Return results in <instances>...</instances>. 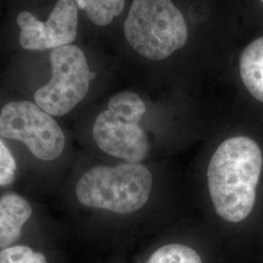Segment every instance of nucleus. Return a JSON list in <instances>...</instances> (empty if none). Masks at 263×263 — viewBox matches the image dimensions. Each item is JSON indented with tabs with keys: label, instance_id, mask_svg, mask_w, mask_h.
<instances>
[{
	"label": "nucleus",
	"instance_id": "f257e3e1",
	"mask_svg": "<svg viewBox=\"0 0 263 263\" xmlns=\"http://www.w3.org/2000/svg\"><path fill=\"white\" fill-rule=\"evenodd\" d=\"M261 169L262 153L252 139L234 137L218 146L208 168L209 191L218 216L229 222L250 216Z\"/></svg>",
	"mask_w": 263,
	"mask_h": 263
},
{
	"label": "nucleus",
	"instance_id": "f03ea898",
	"mask_svg": "<svg viewBox=\"0 0 263 263\" xmlns=\"http://www.w3.org/2000/svg\"><path fill=\"white\" fill-rule=\"evenodd\" d=\"M152 175L141 163L126 162L116 167L97 166L76 184V197L86 207L115 214H133L149 199Z\"/></svg>",
	"mask_w": 263,
	"mask_h": 263
},
{
	"label": "nucleus",
	"instance_id": "7ed1b4c3",
	"mask_svg": "<svg viewBox=\"0 0 263 263\" xmlns=\"http://www.w3.org/2000/svg\"><path fill=\"white\" fill-rule=\"evenodd\" d=\"M124 33L135 51L152 61L168 58L188 39L185 20L171 0H134Z\"/></svg>",
	"mask_w": 263,
	"mask_h": 263
},
{
	"label": "nucleus",
	"instance_id": "20e7f679",
	"mask_svg": "<svg viewBox=\"0 0 263 263\" xmlns=\"http://www.w3.org/2000/svg\"><path fill=\"white\" fill-rule=\"evenodd\" d=\"M145 104L139 95L124 91L114 95L107 108L95 120L93 137L104 153L130 163H141L149 152V141L140 126Z\"/></svg>",
	"mask_w": 263,
	"mask_h": 263
},
{
	"label": "nucleus",
	"instance_id": "39448f33",
	"mask_svg": "<svg viewBox=\"0 0 263 263\" xmlns=\"http://www.w3.org/2000/svg\"><path fill=\"white\" fill-rule=\"evenodd\" d=\"M52 77L34 94V103L52 116L70 112L83 101L94 78L83 51L66 45L51 51Z\"/></svg>",
	"mask_w": 263,
	"mask_h": 263
},
{
	"label": "nucleus",
	"instance_id": "423d86ee",
	"mask_svg": "<svg viewBox=\"0 0 263 263\" xmlns=\"http://www.w3.org/2000/svg\"><path fill=\"white\" fill-rule=\"evenodd\" d=\"M0 136L23 142L42 161H53L63 153L66 137L54 117L28 101L11 102L0 111Z\"/></svg>",
	"mask_w": 263,
	"mask_h": 263
},
{
	"label": "nucleus",
	"instance_id": "0eeeda50",
	"mask_svg": "<svg viewBox=\"0 0 263 263\" xmlns=\"http://www.w3.org/2000/svg\"><path fill=\"white\" fill-rule=\"evenodd\" d=\"M21 46L29 51H44L70 45L77 36L78 7L74 0H58L46 22L30 12L17 16Z\"/></svg>",
	"mask_w": 263,
	"mask_h": 263
},
{
	"label": "nucleus",
	"instance_id": "6e6552de",
	"mask_svg": "<svg viewBox=\"0 0 263 263\" xmlns=\"http://www.w3.org/2000/svg\"><path fill=\"white\" fill-rule=\"evenodd\" d=\"M32 214L25 198L8 193L0 199V249L8 248L22 234V227Z\"/></svg>",
	"mask_w": 263,
	"mask_h": 263
},
{
	"label": "nucleus",
	"instance_id": "1a4fd4ad",
	"mask_svg": "<svg viewBox=\"0 0 263 263\" xmlns=\"http://www.w3.org/2000/svg\"><path fill=\"white\" fill-rule=\"evenodd\" d=\"M240 73L248 91L263 103V36L255 39L243 51Z\"/></svg>",
	"mask_w": 263,
	"mask_h": 263
},
{
	"label": "nucleus",
	"instance_id": "9d476101",
	"mask_svg": "<svg viewBox=\"0 0 263 263\" xmlns=\"http://www.w3.org/2000/svg\"><path fill=\"white\" fill-rule=\"evenodd\" d=\"M78 8L83 10L88 18L97 26L109 25L122 13L125 0H74Z\"/></svg>",
	"mask_w": 263,
	"mask_h": 263
},
{
	"label": "nucleus",
	"instance_id": "9b49d317",
	"mask_svg": "<svg viewBox=\"0 0 263 263\" xmlns=\"http://www.w3.org/2000/svg\"><path fill=\"white\" fill-rule=\"evenodd\" d=\"M146 263H202V259L187 246L168 244L155 251Z\"/></svg>",
	"mask_w": 263,
	"mask_h": 263
},
{
	"label": "nucleus",
	"instance_id": "f8f14e48",
	"mask_svg": "<svg viewBox=\"0 0 263 263\" xmlns=\"http://www.w3.org/2000/svg\"><path fill=\"white\" fill-rule=\"evenodd\" d=\"M0 263H47V259L29 247L13 246L0 251Z\"/></svg>",
	"mask_w": 263,
	"mask_h": 263
},
{
	"label": "nucleus",
	"instance_id": "ddd939ff",
	"mask_svg": "<svg viewBox=\"0 0 263 263\" xmlns=\"http://www.w3.org/2000/svg\"><path fill=\"white\" fill-rule=\"evenodd\" d=\"M16 170V160L6 144L0 139V186H6L13 182Z\"/></svg>",
	"mask_w": 263,
	"mask_h": 263
},
{
	"label": "nucleus",
	"instance_id": "4468645a",
	"mask_svg": "<svg viewBox=\"0 0 263 263\" xmlns=\"http://www.w3.org/2000/svg\"><path fill=\"white\" fill-rule=\"evenodd\" d=\"M260 1H261V2H262V3H263V0H260Z\"/></svg>",
	"mask_w": 263,
	"mask_h": 263
}]
</instances>
